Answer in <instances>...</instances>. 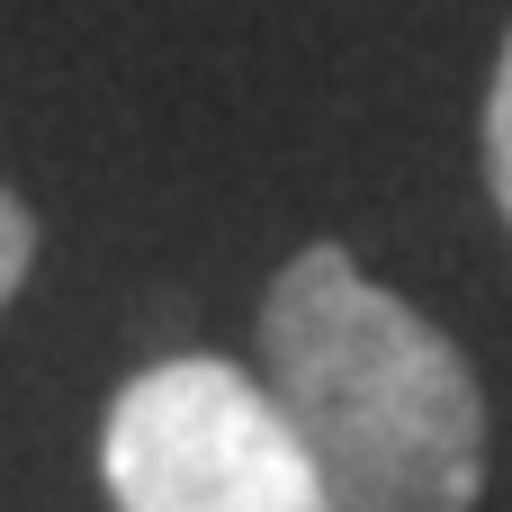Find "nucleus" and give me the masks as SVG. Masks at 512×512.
I'll use <instances>...</instances> for the list:
<instances>
[{
	"label": "nucleus",
	"instance_id": "3",
	"mask_svg": "<svg viewBox=\"0 0 512 512\" xmlns=\"http://www.w3.org/2000/svg\"><path fill=\"white\" fill-rule=\"evenodd\" d=\"M486 180H495V207L512 225V36H504V63H495V90H486Z\"/></svg>",
	"mask_w": 512,
	"mask_h": 512
},
{
	"label": "nucleus",
	"instance_id": "2",
	"mask_svg": "<svg viewBox=\"0 0 512 512\" xmlns=\"http://www.w3.org/2000/svg\"><path fill=\"white\" fill-rule=\"evenodd\" d=\"M99 468L117 512H324L315 459L234 360L180 351L117 387Z\"/></svg>",
	"mask_w": 512,
	"mask_h": 512
},
{
	"label": "nucleus",
	"instance_id": "4",
	"mask_svg": "<svg viewBox=\"0 0 512 512\" xmlns=\"http://www.w3.org/2000/svg\"><path fill=\"white\" fill-rule=\"evenodd\" d=\"M27 261H36V216L0 189V306L18 297V279H27Z\"/></svg>",
	"mask_w": 512,
	"mask_h": 512
},
{
	"label": "nucleus",
	"instance_id": "1",
	"mask_svg": "<svg viewBox=\"0 0 512 512\" xmlns=\"http://www.w3.org/2000/svg\"><path fill=\"white\" fill-rule=\"evenodd\" d=\"M270 405L315 459L324 512H468L486 486V396L459 342L378 288L342 243H306L261 306Z\"/></svg>",
	"mask_w": 512,
	"mask_h": 512
}]
</instances>
